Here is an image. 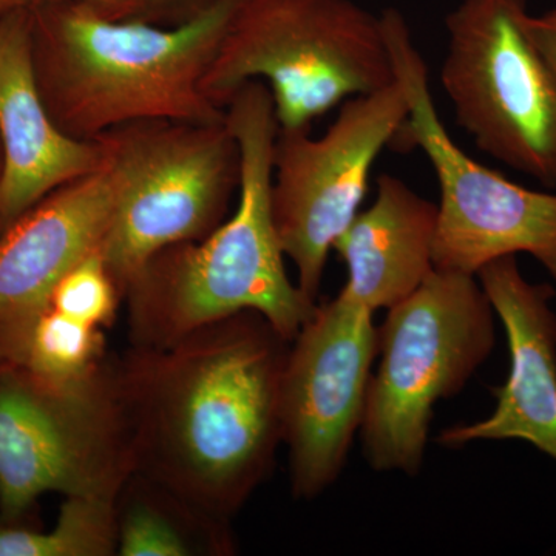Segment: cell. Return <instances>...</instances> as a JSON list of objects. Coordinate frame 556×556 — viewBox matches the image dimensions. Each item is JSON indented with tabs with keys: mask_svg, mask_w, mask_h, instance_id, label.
Here are the masks:
<instances>
[{
	"mask_svg": "<svg viewBox=\"0 0 556 556\" xmlns=\"http://www.w3.org/2000/svg\"><path fill=\"white\" fill-rule=\"evenodd\" d=\"M291 342L243 311L172 345L116 357L137 470L232 521L283 442L281 382Z\"/></svg>",
	"mask_w": 556,
	"mask_h": 556,
	"instance_id": "6da1fadb",
	"label": "cell"
},
{
	"mask_svg": "<svg viewBox=\"0 0 556 556\" xmlns=\"http://www.w3.org/2000/svg\"><path fill=\"white\" fill-rule=\"evenodd\" d=\"M225 110L241 153L236 212L203 240L161 249L135 274L124 292L131 346L172 345L243 311L262 314L292 342L317 308L289 278L274 225L273 94L249 80Z\"/></svg>",
	"mask_w": 556,
	"mask_h": 556,
	"instance_id": "7a4b0ae2",
	"label": "cell"
},
{
	"mask_svg": "<svg viewBox=\"0 0 556 556\" xmlns=\"http://www.w3.org/2000/svg\"><path fill=\"white\" fill-rule=\"evenodd\" d=\"M241 2L215 0L178 27L110 21L70 0L36 3L33 68L51 119L79 141L142 121L222 123L226 110L201 80Z\"/></svg>",
	"mask_w": 556,
	"mask_h": 556,
	"instance_id": "3957f363",
	"label": "cell"
},
{
	"mask_svg": "<svg viewBox=\"0 0 556 556\" xmlns=\"http://www.w3.org/2000/svg\"><path fill=\"white\" fill-rule=\"evenodd\" d=\"M249 80L268 86L278 130L292 131L396 76L380 16L353 0H243L201 90L226 109Z\"/></svg>",
	"mask_w": 556,
	"mask_h": 556,
	"instance_id": "277c9868",
	"label": "cell"
},
{
	"mask_svg": "<svg viewBox=\"0 0 556 556\" xmlns=\"http://www.w3.org/2000/svg\"><path fill=\"white\" fill-rule=\"evenodd\" d=\"M135 470L116 357L64 383L0 367V521L22 525L46 493L115 501Z\"/></svg>",
	"mask_w": 556,
	"mask_h": 556,
	"instance_id": "5b68a950",
	"label": "cell"
},
{
	"mask_svg": "<svg viewBox=\"0 0 556 556\" xmlns=\"http://www.w3.org/2000/svg\"><path fill=\"white\" fill-rule=\"evenodd\" d=\"M493 313L477 276L439 269L388 309L361 424L375 470L419 473L434 405L459 393L492 354Z\"/></svg>",
	"mask_w": 556,
	"mask_h": 556,
	"instance_id": "8992f818",
	"label": "cell"
},
{
	"mask_svg": "<svg viewBox=\"0 0 556 556\" xmlns=\"http://www.w3.org/2000/svg\"><path fill=\"white\" fill-rule=\"evenodd\" d=\"M115 190L101 255L121 294L146 262L172 244L214 232L239 192L241 153L228 119L142 121L94 138Z\"/></svg>",
	"mask_w": 556,
	"mask_h": 556,
	"instance_id": "52a82bcc",
	"label": "cell"
},
{
	"mask_svg": "<svg viewBox=\"0 0 556 556\" xmlns=\"http://www.w3.org/2000/svg\"><path fill=\"white\" fill-rule=\"evenodd\" d=\"M380 22L408 100L397 138L426 153L439 182L434 269L477 276L493 260L529 254L556 280V192L517 185L464 152L442 124L407 21L388 9Z\"/></svg>",
	"mask_w": 556,
	"mask_h": 556,
	"instance_id": "ba28073f",
	"label": "cell"
},
{
	"mask_svg": "<svg viewBox=\"0 0 556 556\" xmlns=\"http://www.w3.org/2000/svg\"><path fill=\"white\" fill-rule=\"evenodd\" d=\"M529 16L527 0H460L445 20L441 84L479 150L556 189V83Z\"/></svg>",
	"mask_w": 556,
	"mask_h": 556,
	"instance_id": "9c48e42d",
	"label": "cell"
},
{
	"mask_svg": "<svg viewBox=\"0 0 556 556\" xmlns=\"http://www.w3.org/2000/svg\"><path fill=\"white\" fill-rule=\"evenodd\" d=\"M408 115L396 83L351 98L320 138L311 130H278L273 206L278 243L298 269V287L317 302L329 252L361 212L372 167L397 138Z\"/></svg>",
	"mask_w": 556,
	"mask_h": 556,
	"instance_id": "30bf717a",
	"label": "cell"
},
{
	"mask_svg": "<svg viewBox=\"0 0 556 556\" xmlns=\"http://www.w3.org/2000/svg\"><path fill=\"white\" fill-rule=\"evenodd\" d=\"M372 314L339 294L317 305L289 346L281 426L300 500H313L339 478L361 430L379 353Z\"/></svg>",
	"mask_w": 556,
	"mask_h": 556,
	"instance_id": "8fae6325",
	"label": "cell"
},
{
	"mask_svg": "<svg viewBox=\"0 0 556 556\" xmlns=\"http://www.w3.org/2000/svg\"><path fill=\"white\" fill-rule=\"evenodd\" d=\"M115 212L104 166L51 190L0 230V356L49 305L61 278L100 252Z\"/></svg>",
	"mask_w": 556,
	"mask_h": 556,
	"instance_id": "7c38bea8",
	"label": "cell"
},
{
	"mask_svg": "<svg viewBox=\"0 0 556 556\" xmlns=\"http://www.w3.org/2000/svg\"><path fill=\"white\" fill-rule=\"evenodd\" d=\"M477 277L506 329L510 375L493 390L497 402L492 415L470 426L450 427L438 441L463 447L475 441L518 439L556 460L555 289L530 283L517 255L493 260Z\"/></svg>",
	"mask_w": 556,
	"mask_h": 556,
	"instance_id": "4fadbf2b",
	"label": "cell"
},
{
	"mask_svg": "<svg viewBox=\"0 0 556 556\" xmlns=\"http://www.w3.org/2000/svg\"><path fill=\"white\" fill-rule=\"evenodd\" d=\"M0 230L65 182L100 170L97 141L70 138L43 104L31 58V7L0 17Z\"/></svg>",
	"mask_w": 556,
	"mask_h": 556,
	"instance_id": "5bb4252c",
	"label": "cell"
},
{
	"mask_svg": "<svg viewBox=\"0 0 556 556\" xmlns=\"http://www.w3.org/2000/svg\"><path fill=\"white\" fill-rule=\"evenodd\" d=\"M438 204L393 175H380L371 206L336 240L348 269L340 295L372 313L409 298L434 270Z\"/></svg>",
	"mask_w": 556,
	"mask_h": 556,
	"instance_id": "9a60e30c",
	"label": "cell"
},
{
	"mask_svg": "<svg viewBox=\"0 0 556 556\" xmlns=\"http://www.w3.org/2000/svg\"><path fill=\"white\" fill-rule=\"evenodd\" d=\"M119 556H229L230 522L193 506L166 485L135 471L115 497Z\"/></svg>",
	"mask_w": 556,
	"mask_h": 556,
	"instance_id": "2e32d148",
	"label": "cell"
},
{
	"mask_svg": "<svg viewBox=\"0 0 556 556\" xmlns=\"http://www.w3.org/2000/svg\"><path fill=\"white\" fill-rule=\"evenodd\" d=\"M105 357L101 328L90 327L47 306L10 348L5 362L36 378L64 383L89 375Z\"/></svg>",
	"mask_w": 556,
	"mask_h": 556,
	"instance_id": "e0dca14e",
	"label": "cell"
},
{
	"mask_svg": "<svg viewBox=\"0 0 556 556\" xmlns=\"http://www.w3.org/2000/svg\"><path fill=\"white\" fill-rule=\"evenodd\" d=\"M116 548L115 501L64 497L49 532L0 521V556H112Z\"/></svg>",
	"mask_w": 556,
	"mask_h": 556,
	"instance_id": "ac0fdd59",
	"label": "cell"
},
{
	"mask_svg": "<svg viewBox=\"0 0 556 556\" xmlns=\"http://www.w3.org/2000/svg\"><path fill=\"white\" fill-rule=\"evenodd\" d=\"M123 299L101 251L78 263L51 292L49 308L94 328L112 325Z\"/></svg>",
	"mask_w": 556,
	"mask_h": 556,
	"instance_id": "d6986e66",
	"label": "cell"
},
{
	"mask_svg": "<svg viewBox=\"0 0 556 556\" xmlns=\"http://www.w3.org/2000/svg\"><path fill=\"white\" fill-rule=\"evenodd\" d=\"M54 2V0H36ZM110 21L142 22L160 27H178L195 20L215 0H70Z\"/></svg>",
	"mask_w": 556,
	"mask_h": 556,
	"instance_id": "ffe728a7",
	"label": "cell"
},
{
	"mask_svg": "<svg viewBox=\"0 0 556 556\" xmlns=\"http://www.w3.org/2000/svg\"><path fill=\"white\" fill-rule=\"evenodd\" d=\"M527 30L556 83V10L527 20Z\"/></svg>",
	"mask_w": 556,
	"mask_h": 556,
	"instance_id": "44dd1931",
	"label": "cell"
},
{
	"mask_svg": "<svg viewBox=\"0 0 556 556\" xmlns=\"http://www.w3.org/2000/svg\"><path fill=\"white\" fill-rule=\"evenodd\" d=\"M36 0H0V17L21 9L35 5Z\"/></svg>",
	"mask_w": 556,
	"mask_h": 556,
	"instance_id": "7402d4cb",
	"label": "cell"
},
{
	"mask_svg": "<svg viewBox=\"0 0 556 556\" xmlns=\"http://www.w3.org/2000/svg\"><path fill=\"white\" fill-rule=\"evenodd\" d=\"M2 179H3V149H2V141H0V189H2Z\"/></svg>",
	"mask_w": 556,
	"mask_h": 556,
	"instance_id": "603a6c76",
	"label": "cell"
},
{
	"mask_svg": "<svg viewBox=\"0 0 556 556\" xmlns=\"http://www.w3.org/2000/svg\"><path fill=\"white\" fill-rule=\"evenodd\" d=\"M3 364H5V361H3V357L0 356V367H2Z\"/></svg>",
	"mask_w": 556,
	"mask_h": 556,
	"instance_id": "cb8c5ba5",
	"label": "cell"
}]
</instances>
